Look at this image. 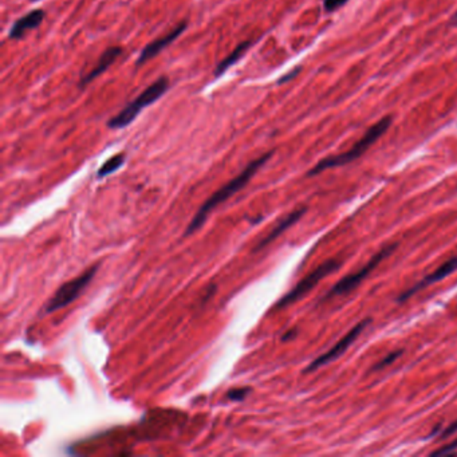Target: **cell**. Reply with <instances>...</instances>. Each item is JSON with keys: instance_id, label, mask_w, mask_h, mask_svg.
Masks as SVG:
<instances>
[{"instance_id": "obj_1", "label": "cell", "mask_w": 457, "mask_h": 457, "mask_svg": "<svg viewBox=\"0 0 457 457\" xmlns=\"http://www.w3.org/2000/svg\"><path fill=\"white\" fill-rule=\"evenodd\" d=\"M272 154H274V152L266 153L262 157H259V158L254 160L252 163H249L247 167L240 172L236 177H233L224 187H222L219 191L215 192L210 197H208L206 200V203L199 208L197 213L193 216V219H192L188 228L185 231L184 236H190L200 227H203V224L206 223L210 212L215 210L216 207H219L220 204H223L224 201H227L229 197L236 194L240 190H243L249 183V180L254 177V174L259 171L266 164L267 161L272 157Z\"/></svg>"}, {"instance_id": "obj_2", "label": "cell", "mask_w": 457, "mask_h": 457, "mask_svg": "<svg viewBox=\"0 0 457 457\" xmlns=\"http://www.w3.org/2000/svg\"><path fill=\"white\" fill-rule=\"evenodd\" d=\"M392 125V117L386 115L381 118L380 121H377L373 126H370L366 133L362 135L360 141H357L349 151H346L341 154L337 156H329L324 160H321L313 169H310L307 176H317L322 172L331 169V168H338V167H343L347 165L350 163H353L354 160L360 158L363 153L366 152L373 144H376V141L379 138H381L383 134L386 133V131L389 129V126Z\"/></svg>"}, {"instance_id": "obj_3", "label": "cell", "mask_w": 457, "mask_h": 457, "mask_svg": "<svg viewBox=\"0 0 457 457\" xmlns=\"http://www.w3.org/2000/svg\"><path fill=\"white\" fill-rule=\"evenodd\" d=\"M169 89V79L167 76H160L154 81L151 86H148L133 102L128 103L118 115L112 117L108 122V128L112 131H119L131 125L147 106H151L164 96Z\"/></svg>"}, {"instance_id": "obj_4", "label": "cell", "mask_w": 457, "mask_h": 457, "mask_svg": "<svg viewBox=\"0 0 457 457\" xmlns=\"http://www.w3.org/2000/svg\"><path fill=\"white\" fill-rule=\"evenodd\" d=\"M98 271V265L88 268L83 274L76 276L74 279L63 283L62 286L58 288L56 294L51 297V299L44 306V313H56L58 310L67 307L70 304H73L79 294L89 286V283L93 281Z\"/></svg>"}, {"instance_id": "obj_5", "label": "cell", "mask_w": 457, "mask_h": 457, "mask_svg": "<svg viewBox=\"0 0 457 457\" xmlns=\"http://www.w3.org/2000/svg\"><path fill=\"white\" fill-rule=\"evenodd\" d=\"M396 248H397V244H390V246L382 248L379 254H376L370 259V262L366 266H363L358 271L342 278L335 286L327 292L326 299L327 298H334V297H342V295L351 292L353 290H356L376 269V267L381 265V262H383L388 256H390L393 254V251Z\"/></svg>"}, {"instance_id": "obj_6", "label": "cell", "mask_w": 457, "mask_h": 457, "mask_svg": "<svg viewBox=\"0 0 457 457\" xmlns=\"http://www.w3.org/2000/svg\"><path fill=\"white\" fill-rule=\"evenodd\" d=\"M338 268H340V262L335 260V259H330V260L324 262L318 268H315L313 272H310L290 292H287L286 295L276 304L275 307L276 308H285L287 306L298 302L299 299H302L305 297L307 292H310L322 279H324L327 275L333 274Z\"/></svg>"}, {"instance_id": "obj_7", "label": "cell", "mask_w": 457, "mask_h": 457, "mask_svg": "<svg viewBox=\"0 0 457 457\" xmlns=\"http://www.w3.org/2000/svg\"><path fill=\"white\" fill-rule=\"evenodd\" d=\"M372 322V319L366 318L361 321L360 324H356L349 333H346L343 335L342 338L335 343L333 347H330L326 353H324L322 356H319L318 358H315L314 361L311 362L307 367L305 369V373H311V372H315L317 369L322 367L324 365L330 363V362L335 361L337 358H340L342 356L343 353L354 343V341L360 337L362 331L366 329V326Z\"/></svg>"}, {"instance_id": "obj_8", "label": "cell", "mask_w": 457, "mask_h": 457, "mask_svg": "<svg viewBox=\"0 0 457 457\" xmlns=\"http://www.w3.org/2000/svg\"><path fill=\"white\" fill-rule=\"evenodd\" d=\"M188 24L187 22H181L176 28H173L169 34H167L165 37H161V38L156 39L153 40L151 43H148L140 53V56L137 58L135 60V66H141L144 63H147L148 60H151L154 57H157L164 49H167L169 44H172L176 39L178 37L183 35V33L187 30Z\"/></svg>"}, {"instance_id": "obj_9", "label": "cell", "mask_w": 457, "mask_h": 457, "mask_svg": "<svg viewBox=\"0 0 457 457\" xmlns=\"http://www.w3.org/2000/svg\"><path fill=\"white\" fill-rule=\"evenodd\" d=\"M457 271V256H454L451 258L449 260H447L445 263H442L441 266L438 267L436 271L428 274L425 278H422L419 281V283H416L415 286L410 287L408 291H405L404 294H401L399 301L402 302V301H406L409 299L410 297H413V294L419 292V290L425 288V287L431 286L433 283H438L440 281L445 279L447 276H449L451 274L456 272Z\"/></svg>"}, {"instance_id": "obj_10", "label": "cell", "mask_w": 457, "mask_h": 457, "mask_svg": "<svg viewBox=\"0 0 457 457\" xmlns=\"http://www.w3.org/2000/svg\"><path fill=\"white\" fill-rule=\"evenodd\" d=\"M121 54H122V49L118 47V46H113V47L106 49V50L102 53V56L98 59L96 67H94L88 76H83V78L81 79V82H79V88H81V89L86 88V85H89L90 82H93V81H94L96 78H98V76H101L102 73H105V72H106V70L115 63V60L119 58Z\"/></svg>"}, {"instance_id": "obj_11", "label": "cell", "mask_w": 457, "mask_h": 457, "mask_svg": "<svg viewBox=\"0 0 457 457\" xmlns=\"http://www.w3.org/2000/svg\"><path fill=\"white\" fill-rule=\"evenodd\" d=\"M44 17H46V14H44L43 10H33V11H30L24 17L15 20V23L13 24V27L8 31V38H23L27 34V31L39 27V24L43 22Z\"/></svg>"}, {"instance_id": "obj_12", "label": "cell", "mask_w": 457, "mask_h": 457, "mask_svg": "<svg viewBox=\"0 0 457 457\" xmlns=\"http://www.w3.org/2000/svg\"><path fill=\"white\" fill-rule=\"evenodd\" d=\"M306 210H307V208L306 207H302V208H298V210H292L290 215H287L285 219H282L274 228L271 229V232H268V235H267L266 238L256 246V247L254 248V252H256V251H259V249H262V248L266 247V246H268L271 242H274L276 238H279L286 229L290 228V227H292L306 213Z\"/></svg>"}, {"instance_id": "obj_13", "label": "cell", "mask_w": 457, "mask_h": 457, "mask_svg": "<svg viewBox=\"0 0 457 457\" xmlns=\"http://www.w3.org/2000/svg\"><path fill=\"white\" fill-rule=\"evenodd\" d=\"M251 43H252L251 40H244L240 44H238L236 49L216 66V69L213 70V76L216 78L223 76L231 66H233L236 62H239L242 57L246 54L248 49L251 47Z\"/></svg>"}, {"instance_id": "obj_14", "label": "cell", "mask_w": 457, "mask_h": 457, "mask_svg": "<svg viewBox=\"0 0 457 457\" xmlns=\"http://www.w3.org/2000/svg\"><path fill=\"white\" fill-rule=\"evenodd\" d=\"M125 163V154L119 153L115 154L112 158H109L106 163H103V165L99 168V171L97 172V177L98 178H103L115 171H118Z\"/></svg>"}, {"instance_id": "obj_15", "label": "cell", "mask_w": 457, "mask_h": 457, "mask_svg": "<svg viewBox=\"0 0 457 457\" xmlns=\"http://www.w3.org/2000/svg\"><path fill=\"white\" fill-rule=\"evenodd\" d=\"M251 388L249 386H242V388H233V389H229L227 392V399L229 401H233V402H242V401L246 400L248 394L251 393Z\"/></svg>"}, {"instance_id": "obj_16", "label": "cell", "mask_w": 457, "mask_h": 457, "mask_svg": "<svg viewBox=\"0 0 457 457\" xmlns=\"http://www.w3.org/2000/svg\"><path fill=\"white\" fill-rule=\"evenodd\" d=\"M457 451V438L452 441V442H449V444H447V445H444V447H441L440 449H438V451H435V452H432V456H444V455H451V454H455Z\"/></svg>"}, {"instance_id": "obj_17", "label": "cell", "mask_w": 457, "mask_h": 457, "mask_svg": "<svg viewBox=\"0 0 457 457\" xmlns=\"http://www.w3.org/2000/svg\"><path fill=\"white\" fill-rule=\"evenodd\" d=\"M349 0H324V8L326 13L331 14L343 7Z\"/></svg>"}, {"instance_id": "obj_18", "label": "cell", "mask_w": 457, "mask_h": 457, "mask_svg": "<svg viewBox=\"0 0 457 457\" xmlns=\"http://www.w3.org/2000/svg\"><path fill=\"white\" fill-rule=\"evenodd\" d=\"M401 354H402V351L401 350H399V351H394V353H390L388 357H385L383 360H382L379 365H376L374 366V370H380V369H383V367H386L388 365H390L392 362H394V360H397L399 357H400Z\"/></svg>"}, {"instance_id": "obj_19", "label": "cell", "mask_w": 457, "mask_h": 457, "mask_svg": "<svg viewBox=\"0 0 457 457\" xmlns=\"http://www.w3.org/2000/svg\"><path fill=\"white\" fill-rule=\"evenodd\" d=\"M299 72H301V67H295L294 70H291L290 73H287V74L282 76V78L278 81V85H283V83H286L288 81H291L294 76H297L299 74Z\"/></svg>"}, {"instance_id": "obj_20", "label": "cell", "mask_w": 457, "mask_h": 457, "mask_svg": "<svg viewBox=\"0 0 457 457\" xmlns=\"http://www.w3.org/2000/svg\"><path fill=\"white\" fill-rule=\"evenodd\" d=\"M457 432V419L456 421H454L451 425H448L444 431H442V433H441V438H449V436H452V435H455Z\"/></svg>"}, {"instance_id": "obj_21", "label": "cell", "mask_w": 457, "mask_h": 457, "mask_svg": "<svg viewBox=\"0 0 457 457\" xmlns=\"http://www.w3.org/2000/svg\"><path fill=\"white\" fill-rule=\"evenodd\" d=\"M297 330H290V331H287L286 334L282 337V341L283 342H286V341H288V340H291V338H294L295 335H297Z\"/></svg>"}, {"instance_id": "obj_22", "label": "cell", "mask_w": 457, "mask_h": 457, "mask_svg": "<svg viewBox=\"0 0 457 457\" xmlns=\"http://www.w3.org/2000/svg\"><path fill=\"white\" fill-rule=\"evenodd\" d=\"M456 22H457V13H456V15H455V18H454V20H452V23H455V24H456Z\"/></svg>"}, {"instance_id": "obj_23", "label": "cell", "mask_w": 457, "mask_h": 457, "mask_svg": "<svg viewBox=\"0 0 457 457\" xmlns=\"http://www.w3.org/2000/svg\"><path fill=\"white\" fill-rule=\"evenodd\" d=\"M30 1H38V0H30Z\"/></svg>"}]
</instances>
